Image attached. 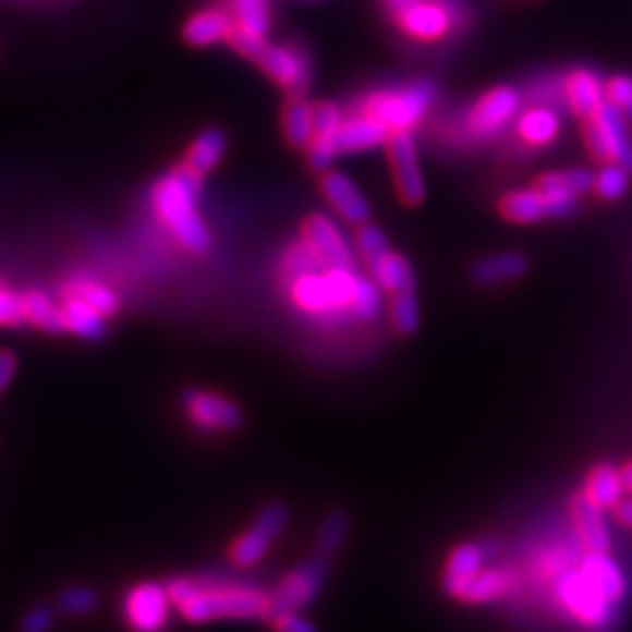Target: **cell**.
Listing matches in <instances>:
<instances>
[{
    "label": "cell",
    "instance_id": "6da1fadb",
    "mask_svg": "<svg viewBox=\"0 0 632 632\" xmlns=\"http://www.w3.org/2000/svg\"><path fill=\"white\" fill-rule=\"evenodd\" d=\"M171 605L187 623L260 621L270 619V593L240 581L216 576H171L167 583Z\"/></svg>",
    "mask_w": 632,
    "mask_h": 632
},
{
    "label": "cell",
    "instance_id": "7a4b0ae2",
    "mask_svg": "<svg viewBox=\"0 0 632 632\" xmlns=\"http://www.w3.org/2000/svg\"><path fill=\"white\" fill-rule=\"evenodd\" d=\"M199 179V173L185 165L157 183L153 193L155 214L177 236V242L193 253H204L211 246V232L197 214Z\"/></svg>",
    "mask_w": 632,
    "mask_h": 632
},
{
    "label": "cell",
    "instance_id": "3957f363",
    "mask_svg": "<svg viewBox=\"0 0 632 632\" xmlns=\"http://www.w3.org/2000/svg\"><path fill=\"white\" fill-rule=\"evenodd\" d=\"M434 99L436 87L432 83L420 81L399 89H382L370 94L363 110L382 122L389 134L410 132L415 124H420V120L426 113H429Z\"/></svg>",
    "mask_w": 632,
    "mask_h": 632
},
{
    "label": "cell",
    "instance_id": "277c9868",
    "mask_svg": "<svg viewBox=\"0 0 632 632\" xmlns=\"http://www.w3.org/2000/svg\"><path fill=\"white\" fill-rule=\"evenodd\" d=\"M583 144L595 162H616L632 173L630 124L613 104L605 101L593 118L583 120Z\"/></svg>",
    "mask_w": 632,
    "mask_h": 632
},
{
    "label": "cell",
    "instance_id": "5b68a950",
    "mask_svg": "<svg viewBox=\"0 0 632 632\" xmlns=\"http://www.w3.org/2000/svg\"><path fill=\"white\" fill-rule=\"evenodd\" d=\"M556 595L560 605L574 616L576 621L588 625L593 630H607L616 621V605L599 595L591 581L579 572V567L564 569L556 581Z\"/></svg>",
    "mask_w": 632,
    "mask_h": 632
},
{
    "label": "cell",
    "instance_id": "8992f818",
    "mask_svg": "<svg viewBox=\"0 0 632 632\" xmlns=\"http://www.w3.org/2000/svg\"><path fill=\"white\" fill-rule=\"evenodd\" d=\"M287 523H289L287 506L279 501L265 503L256 520H253V523L232 542L230 546L232 564L240 569L256 567L267 552H270L281 532L287 530Z\"/></svg>",
    "mask_w": 632,
    "mask_h": 632
},
{
    "label": "cell",
    "instance_id": "52a82bcc",
    "mask_svg": "<svg viewBox=\"0 0 632 632\" xmlns=\"http://www.w3.org/2000/svg\"><path fill=\"white\" fill-rule=\"evenodd\" d=\"M171 597L165 583L144 581L124 593L122 616L132 632H165L171 616Z\"/></svg>",
    "mask_w": 632,
    "mask_h": 632
},
{
    "label": "cell",
    "instance_id": "ba28073f",
    "mask_svg": "<svg viewBox=\"0 0 632 632\" xmlns=\"http://www.w3.org/2000/svg\"><path fill=\"white\" fill-rule=\"evenodd\" d=\"M183 413L202 434H230L244 424L242 408L223 393L207 389L183 391Z\"/></svg>",
    "mask_w": 632,
    "mask_h": 632
},
{
    "label": "cell",
    "instance_id": "9c48e42d",
    "mask_svg": "<svg viewBox=\"0 0 632 632\" xmlns=\"http://www.w3.org/2000/svg\"><path fill=\"white\" fill-rule=\"evenodd\" d=\"M328 564L326 560L312 558L303 564H297L270 593V616L281 611H300L309 607L316 597H319L324 581H326Z\"/></svg>",
    "mask_w": 632,
    "mask_h": 632
},
{
    "label": "cell",
    "instance_id": "30bf717a",
    "mask_svg": "<svg viewBox=\"0 0 632 632\" xmlns=\"http://www.w3.org/2000/svg\"><path fill=\"white\" fill-rule=\"evenodd\" d=\"M595 173L586 167H572L560 171L542 173L534 181V190L546 197L550 207V218H569L579 209V197L593 190Z\"/></svg>",
    "mask_w": 632,
    "mask_h": 632
},
{
    "label": "cell",
    "instance_id": "8fae6325",
    "mask_svg": "<svg viewBox=\"0 0 632 632\" xmlns=\"http://www.w3.org/2000/svg\"><path fill=\"white\" fill-rule=\"evenodd\" d=\"M387 153H389V165L393 171V185H397L401 202L408 204V207H417V204L424 202L426 183L422 177L417 146L413 136H410V132L389 134Z\"/></svg>",
    "mask_w": 632,
    "mask_h": 632
},
{
    "label": "cell",
    "instance_id": "7c38bea8",
    "mask_svg": "<svg viewBox=\"0 0 632 632\" xmlns=\"http://www.w3.org/2000/svg\"><path fill=\"white\" fill-rule=\"evenodd\" d=\"M393 10H397V22L405 34L424 42L446 38L457 17L454 8H450L446 0H413V3Z\"/></svg>",
    "mask_w": 632,
    "mask_h": 632
},
{
    "label": "cell",
    "instance_id": "4fadbf2b",
    "mask_svg": "<svg viewBox=\"0 0 632 632\" xmlns=\"http://www.w3.org/2000/svg\"><path fill=\"white\" fill-rule=\"evenodd\" d=\"M523 104V97L515 87L499 85L485 92L483 97L471 106L466 116V130L471 136H493L501 126L509 124Z\"/></svg>",
    "mask_w": 632,
    "mask_h": 632
},
{
    "label": "cell",
    "instance_id": "5bb4252c",
    "mask_svg": "<svg viewBox=\"0 0 632 632\" xmlns=\"http://www.w3.org/2000/svg\"><path fill=\"white\" fill-rule=\"evenodd\" d=\"M291 303L312 319H326V321H344L347 316L340 312L333 287H330L326 267L324 270H309L297 275L287 283Z\"/></svg>",
    "mask_w": 632,
    "mask_h": 632
},
{
    "label": "cell",
    "instance_id": "9a60e30c",
    "mask_svg": "<svg viewBox=\"0 0 632 632\" xmlns=\"http://www.w3.org/2000/svg\"><path fill=\"white\" fill-rule=\"evenodd\" d=\"M256 61L277 85L289 89L291 94H305L312 83L309 59L303 50H297V47L265 45Z\"/></svg>",
    "mask_w": 632,
    "mask_h": 632
},
{
    "label": "cell",
    "instance_id": "2e32d148",
    "mask_svg": "<svg viewBox=\"0 0 632 632\" xmlns=\"http://www.w3.org/2000/svg\"><path fill=\"white\" fill-rule=\"evenodd\" d=\"M342 124V113L336 104L321 101L314 106V136L307 146L309 167L314 171H328L333 167L338 153V132Z\"/></svg>",
    "mask_w": 632,
    "mask_h": 632
},
{
    "label": "cell",
    "instance_id": "e0dca14e",
    "mask_svg": "<svg viewBox=\"0 0 632 632\" xmlns=\"http://www.w3.org/2000/svg\"><path fill=\"white\" fill-rule=\"evenodd\" d=\"M487 560L489 556L483 542L478 544L466 542V544L454 546L448 556L446 572H442V591L454 599H462L469 588V583L483 572Z\"/></svg>",
    "mask_w": 632,
    "mask_h": 632
},
{
    "label": "cell",
    "instance_id": "ac0fdd59",
    "mask_svg": "<svg viewBox=\"0 0 632 632\" xmlns=\"http://www.w3.org/2000/svg\"><path fill=\"white\" fill-rule=\"evenodd\" d=\"M316 256L321 258L326 267H352V246L347 244L344 234L333 220L326 216H312L305 223V240H303Z\"/></svg>",
    "mask_w": 632,
    "mask_h": 632
},
{
    "label": "cell",
    "instance_id": "d6986e66",
    "mask_svg": "<svg viewBox=\"0 0 632 632\" xmlns=\"http://www.w3.org/2000/svg\"><path fill=\"white\" fill-rule=\"evenodd\" d=\"M579 572L591 581V586L609 599L611 605L621 607L628 595V581L621 564L616 562L609 552H591L579 562Z\"/></svg>",
    "mask_w": 632,
    "mask_h": 632
},
{
    "label": "cell",
    "instance_id": "ffe728a7",
    "mask_svg": "<svg viewBox=\"0 0 632 632\" xmlns=\"http://www.w3.org/2000/svg\"><path fill=\"white\" fill-rule=\"evenodd\" d=\"M562 99L579 120H588L607 101L605 83L591 69H576L564 75Z\"/></svg>",
    "mask_w": 632,
    "mask_h": 632
},
{
    "label": "cell",
    "instance_id": "44dd1931",
    "mask_svg": "<svg viewBox=\"0 0 632 632\" xmlns=\"http://www.w3.org/2000/svg\"><path fill=\"white\" fill-rule=\"evenodd\" d=\"M321 187L326 199L330 202V207H333L344 220H350L354 226L368 223L370 204L350 177H344L340 171H326Z\"/></svg>",
    "mask_w": 632,
    "mask_h": 632
},
{
    "label": "cell",
    "instance_id": "7402d4cb",
    "mask_svg": "<svg viewBox=\"0 0 632 632\" xmlns=\"http://www.w3.org/2000/svg\"><path fill=\"white\" fill-rule=\"evenodd\" d=\"M530 270V260L518 251L497 253V256L481 258L471 265L469 279L481 289H493L499 283H511L520 277H525Z\"/></svg>",
    "mask_w": 632,
    "mask_h": 632
},
{
    "label": "cell",
    "instance_id": "603a6c76",
    "mask_svg": "<svg viewBox=\"0 0 632 632\" xmlns=\"http://www.w3.org/2000/svg\"><path fill=\"white\" fill-rule=\"evenodd\" d=\"M389 130L387 126L368 116L366 110L352 116V118H342L340 132H338V153H366L370 148H377L387 144Z\"/></svg>",
    "mask_w": 632,
    "mask_h": 632
},
{
    "label": "cell",
    "instance_id": "cb8c5ba5",
    "mask_svg": "<svg viewBox=\"0 0 632 632\" xmlns=\"http://www.w3.org/2000/svg\"><path fill=\"white\" fill-rule=\"evenodd\" d=\"M572 515L583 546L591 552H611V532L607 525L605 511L599 509V506H595L581 493L572 501Z\"/></svg>",
    "mask_w": 632,
    "mask_h": 632
},
{
    "label": "cell",
    "instance_id": "d4e9b609",
    "mask_svg": "<svg viewBox=\"0 0 632 632\" xmlns=\"http://www.w3.org/2000/svg\"><path fill=\"white\" fill-rule=\"evenodd\" d=\"M499 214L503 220L515 226H532L550 218V207L539 190H513L499 199Z\"/></svg>",
    "mask_w": 632,
    "mask_h": 632
},
{
    "label": "cell",
    "instance_id": "484cf974",
    "mask_svg": "<svg viewBox=\"0 0 632 632\" xmlns=\"http://www.w3.org/2000/svg\"><path fill=\"white\" fill-rule=\"evenodd\" d=\"M518 136L523 138L525 146L544 148L550 146L552 141L560 134V118L550 106H530L523 110V116L518 118Z\"/></svg>",
    "mask_w": 632,
    "mask_h": 632
},
{
    "label": "cell",
    "instance_id": "4316f807",
    "mask_svg": "<svg viewBox=\"0 0 632 632\" xmlns=\"http://www.w3.org/2000/svg\"><path fill=\"white\" fill-rule=\"evenodd\" d=\"M232 31H234L232 14H228L226 10L209 8V10L197 12L195 17H190V22L185 24L183 36L190 45L207 47V45H216L220 40H230Z\"/></svg>",
    "mask_w": 632,
    "mask_h": 632
},
{
    "label": "cell",
    "instance_id": "83f0119b",
    "mask_svg": "<svg viewBox=\"0 0 632 632\" xmlns=\"http://www.w3.org/2000/svg\"><path fill=\"white\" fill-rule=\"evenodd\" d=\"M625 493H628V489H625V483H623L621 469L609 466V464L595 466L588 473L586 487H583V495H586L603 511H613L616 503H619L625 497Z\"/></svg>",
    "mask_w": 632,
    "mask_h": 632
},
{
    "label": "cell",
    "instance_id": "f1b7e54d",
    "mask_svg": "<svg viewBox=\"0 0 632 632\" xmlns=\"http://www.w3.org/2000/svg\"><path fill=\"white\" fill-rule=\"evenodd\" d=\"M63 324H66V333L87 342H99L106 338V316L89 307L77 297H66L61 305Z\"/></svg>",
    "mask_w": 632,
    "mask_h": 632
},
{
    "label": "cell",
    "instance_id": "f546056e",
    "mask_svg": "<svg viewBox=\"0 0 632 632\" xmlns=\"http://www.w3.org/2000/svg\"><path fill=\"white\" fill-rule=\"evenodd\" d=\"M368 267H370V277L385 293L393 295L403 291H415V272L401 253H393L389 248L382 258H377Z\"/></svg>",
    "mask_w": 632,
    "mask_h": 632
},
{
    "label": "cell",
    "instance_id": "4dcf8cb0",
    "mask_svg": "<svg viewBox=\"0 0 632 632\" xmlns=\"http://www.w3.org/2000/svg\"><path fill=\"white\" fill-rule=\"evenodd\" d=\"M283 134L293 148H307L314 136V106L303 97L293 94L283 108Z\"/></svg>",
    "mask_w": 632,
    "mask_h": 632
},
{
    "label": "cell",
    "instance_id": "1f68e13d",
    "mask_svg": "<svg viewBox=\"0 0 632 632\" xmlns=\"http://www.w3.org/2000/svg\"><path fill=\"white\" fill-rule=\"evenodd\" d=\"M513 572L506 567H487L483 572L469 583V588L462 597V603L469 605H487L499 599L506 591L511 588Z\"/></svg>",
    "mask_w": 632,
    "mask_h": 632
},
{
    "label": "cell",
    "instance_id": "d6a6232c",
    "mask_svg": "<svg viewBox=\"0 0 632 632\" xmlns=\"http://www.w3.org/2000/svg\"><path fill=\"white\" fill-rule=\"evenodd\" d=\"M232 22L236 31H244L248 36L265 38L272 24L270 0H230Z\"/></svg>",
    "mask_w": 632,
    "mask_h": 632
},
{
    "label": "cell",
    "instance_id": "836d02e7",
    "mask_svg": "<svg viewBox=\"0 0 632 632\" xmlns=\"http://www.w3.org/2000/svg\"><path fill=\"white\" fill-rule=\"evenodd\" d=\"M22 303H24L26 324L45 330V333H54V336L66 333L63 312H61V307H57L52 303V297H47L40 291H31V293L22 295Z\"/></svg>",
    "mask_w": 632,
    "mask_h": 632
},
{
    "label": "cell",
    "instance_id": "e575fe53",
    "mask_svg": "<svg viewBox=\"0 0 632 632\" xmlns=\"http://www.w3.org/2000/svg\"><path fill=\"white\" fill-rule=\"evenodd\" d=\"M223 155H226V136H223V132L207 130V132H202L195 138L193 146H190V150H187V167L193 169V171H197L199 177H204V173L214 171L220 165V160H223Z\"/></svg>",
    "mask_w": 632,
    "mask_h": 632
},
{
    "label": "cell",
    "instance_id": "d590c367",
    "mask_svg": "<svg viewBox=\"0 0 632 632\" xmlns=\"http://www.w3.org/2000/svg\"><path fill=\"white\" fill-rule=\"evenodd\" d=\"M350 515L344 511H333L328 513L326 520L321 523L319 532H316V542H314V558L319 560H330L340 550L344 544L347 534H350Z\"/></svg>",
    "mask_w": 632,
    "mask_h": 632
},
{
    "label": "cell",
    "instance_id": "8d00e7d4",
    "mask_svg": "<svg viewBox=\"0 0 632 632\" xmlns=\"http://www.w3.org/2000/svg\"><path fill=\"white\" fill-rule=\"evenodd\" d=\"M66 297H77L87 303L89 307H94L97 312H101L104 316H113L120 309V297L113 289L104 287L99 281H92V279H75L66 287Z\"/></svg>",
    "mask_w": 632,
    "mask_h": 632
},
{
    "label": "cell",
    "instance_id": "74e56055",
    "mask_svg": "<svg viewBox=\"0 0 632 632\" xmlns=\"http://www.w3.org/2000/svg\"><path fill=\"white\" fill-rule=\"evenodd\" d=\"M382 309H385L382 289L377 287L373 277L356 275L350 314L354 316V319H358V321H375L377 316L382 314Z\"/></svg>",
    "mask_w": 632,
    "mask_h": 632
},
{
    "label": "cell",
    "instance_id": "f35d334b",
    "mask_svg": "<svg viewBox=\"0 0 632 632\" xmlns=\"http://www.w3.org/2000/svg\"><path fill=\"white\" fill-rule=\"evenodd\" d=\"M389 319L393 330L399 336H415L420 326H422V312L420 303L413 291H403V293H393L391 303H389Z\"/></svg>",
    "mask_w": 632,
    "mask_h": 632
},
{
    "label": "cell",
    "instance_id": "ab89813d",
    "mask_svg": "<svg viewBox=\"0 0 632 632\" xmlns=\"http://www.w3.org/2000/svg\"><path fill=\"white\" fill-rule=\"evenodd\" d=\"M628 185H630V171L621 165L611 162L595 173L593 190L599 199L613 202V199H621L628 193Z\"/></svg>",
    "mask_w": 632,
    "mask_h": 632
},
{
    "label": "cell",
    "instance_id": "60d3db41",
    "mask_svg": "<svg viewBox=\"0 0 632 632\" xmlns=\"http://www.w3.org/2000/svg\"><path fill=\"white\" fill-rule=\"evenodd\" d=\"M99 607V593L92 586L63 588L57 597V609L66 616H87Z\"/></svg>",
    "mask_w": 632,
    "mask_h": 632
},
{
    "label": "cell",
    "instance_id": "b9f144b4",
    "mask_svg": "<svg viewBox=\"0 0 632 632\" xmlns=\"http://www.w3.org/2000/svg\"><path fill=\"white\" fill-rule=\"evenodd\" d=\"M356 246L361 251L363 260H366L368 265L375 263L377 258H382L385 253L389 251V242H387V236L382 234V230L370 226V223H361V228L356 232Z\"/></svg>",
    "mask_w": 632,
    "mask_h": 632
},
{
    "label": "cell",
    "instance_id": "7bdbcfd3",
    "mask_svg": "<svg viewBox=\"0 0 632 632\" xmlns=\"http://www.w3.org/2000/svg\"><path fill=\"white\" fill-rule=\"evenodd\" d=\"M605 97L621 110L632 126V75H613L605 83Z\"/></svg>",
    "mask_w": 632,
    "mask_h": 632
},
{
    "label": "cell",
    "instance_id": "ee69618b",
    "mask_svg": "<svg viewBox=\"0 0 632 632\" xmlns=\"http://www.w3.org/2000/svg\"><path fill=\"white\" fill-rule=\"evenodd\" d=\"M54 621H57L54 609L47 605H38L22 616L20 632H52Z\"/></svg>",
    "mask_w": 632,
    "mask_h": 632
},
{
    "label": "cell",
    "instance_id": "f6af8a7d",
    "mask_svg": "<svg viewBox=\"0 0 632 632\" xmlns=\"http://www.w3.org/2000/svg\"><path fill=\"white\" fill-rule=\"evenodd\" d=\"M26 324L22 295H14L0 289V326H22Z\"/></svg>",
    "mask_w": 632,
    "mask_h": 632
},
{
    "label": "cell",
    "instance_id": "bcb514c9",
    "mask_svg": "<svg viewBox=\"0 0 632 632\" xmlns=\"http://www.w3.org/2000/svg\"><path fill=\"white\" fill-rule=\"evenodd\" d=\"M270 621H272L275 632H319L316 625L309 619H305L300 611H281V613L270 616Z\"/></svg>",
    "mask_w": 632,
    "mask_h": 632
},
{
    "label": "cell",
    "instance_id": "7dc6e473",
    "mask_svg": "<svg viewBox=\"0 0 632 632\" xmlns=\"http://www.w3.org/2000/svg\"><path fill=\"white\" fill-rule=\"evenodd\" d=\"M17 368H20V361L17 356H14V352L0 350V393L12 385L14 375H17Z\"/></svg>",
    "mask_w": 632,
    "mask_h": 632
},
{
    "label": "cell",
    "instance_id": "c3c4849f",
    "mask_svg": "<svg viewBox=\"0 0 632 632\" xmlns=\"http://www.w3.org/2000/svg\"><path fill=\"white\" fill-rule=\"evenodd\" d=\"M613 515L619 523H623L625 527H632V497H623L619 503H616Z\"/></svg>",
    "mask_w": 632,
    "mask_h": 632
},
{
    "label": "cell",
    "instance_id": "681fc988",
    "mask_svg": "<svg viewBox=\"0 0 632 632\" xmlns=\"http://www.w3.org/2000/svg\"><path fill=\"white\" fill-rule=\"evenodd\" d=\"M623 473V483H625V489L632 495V464H628L625 469H621Z\"/></svg>",
    "mask_w": 632,
    "mask_h": 632
},
{
    "label": "cell",
    "instance_id": "f907efd6",
    "mask_svg": "<svg viewBox=\"0 0 632 632\" xmlns=\"http://www.w3.org/2000/svg\"><path fill=\"white\" fill-rule=\"evenodd\" d=\"M389 3H391L393 8H399V5H405V3H413V0H389Z\"/></svg>",
    "mask_w": 632,
    "mask_h": 632
}]
</instances>
